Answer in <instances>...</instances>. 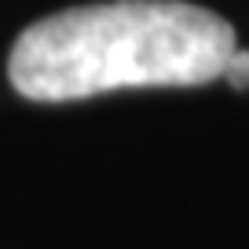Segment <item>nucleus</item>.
Wrapping results in <instances>:
<instances>
[{"instance_id":"f03ea898","label":"nucleus","mask_w":249,"mask_h":249,"mask_svg":"<svg viewBox=\"0 0 249 249\" xmlns=\"http://www.w3.org/2000/svg\"><path fill=\"white\" fill-rule=\"evenodd\" d=\"M220 77H227V85H231V88L246 92V88H249V48H234V52L227 55L224 73H220Z\"/></svg>"},{"instance_id":"f257e3e1","label":"nucleus","mask_w":249,"mask_h":249,"mask_svg":"<svg viewBox=\"0 0 249 249\" xmlns=\"http://www.w3.org/2000/svg\"><path fill=\"white\" fill-rule=\"evenodd\" d=\"M231 22L183 0L66 8L18 33L8 77L22 99L70 103L117 88H191L224 73Z\"/></svg>"}]
</instances>
